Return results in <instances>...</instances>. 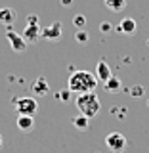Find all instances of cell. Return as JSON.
<instances>
[{
  "instance_id": "13",
  "label": "cell",
  "mask_w": 149,
  "mask_h": 153,
  "mask_svg": "<svg viewBox=\"0 0 149 153\" xmlns=\"http://www.w3.org/2000/svg\"><path fill=\"white\" fill-rule=\"evenodd\" d=\"M105 90H107L109 94H117V92H121V88H122V84H121V80L117 79V76H111L109 80H105Z\"/></svg>"
},
{
  "instance_id": "6",
  "label": "cell",
  "mask_w": 149,
  "mask_h": 153,
  "mask_svg": "<svg viewBox=\"0 0 149 153\" xmlns=\"http://www.w3.org/2000/svg\"><path fill=\"white\" fill-rule=\"evenodd\" d=\"M31 92H33V96H36V98H44V96L50 94V84H48V80L44 76H36L31 84Z\"/></svg>"
},
{
  "instance_id": "8",
  "label": "cell",
  "mask_w": 149,
  "mask_h": 153,
  "mask_svg": "<svg viewBox=\"0 0 149 153\" xmlns=\"http://www.w3.org/2000/svg\"><path fill=\"white\" fill-rule=\"evenodd\" d=\"M111 76H113L111 67L107 65L105 59H99L98 65H96V79H98V82H105V80H109Z\"/></svg>"
},
{
  "instance_id": "16",
  "label": "cell",
  "mask_w": 149,
  "mask_h": 153,
  "mask_svg": "<svg viewBox=\"0 0 149 153\" xmlns=\"http://www.w3.org/2000/svg\"><path fill=\"white\" fill-rule=\"evenodd\" d=\"M73 25H75V27H79V29H82V27L86 25V17L82 16V13L75 16V17H73Z\"/></svg>"
},
{
  "instance_id": "7",
  "label": "cell",
  "mask_w": 149,
  "mask_h": 153,
  "mask_svg": "<svg viewBox=\"0 0 149 153\" xmlns=\"http://www.w3.org/2000/svg\"><path fill=\"white\" fill-rule=\"evenodd\" d=\"M40 36L46 38V40H57V38L61 36V23L59 21H54L52 25L40 29Z\"/></svg>"
},
{
  "instance_id": "20",
  "label": "cell",
  "mask_w": 149,
  "mask_h": 153,
  "mask_svg": "<svg viewBox=\"0 0 149 153\" xmlns=\"http://www.w3.org/2000/svg\"><path fill=\"white\" fill-rule=\"evenodd\" d=\"M33 23H38V16H35V13L27 16V25H33Z\"/></svg>"
},
{
  "instance_id": "1",
  "label": "cell",
  "mask_w": 149,
  "mask_h": 153,
  "mask_svg": "<svg viewBox=\"0 0 149 153\" xmlns=\"http://www.w3.org/2000/svg\"><path fill=\"white\" fill-rule=\"evenodd\" d=\"M96 86H98V79L90 71H75L69 76V90L76 96L86 94V92H94Z\"/></svg>"
},
{
  "instance_id": "24",
  "label": "cell",
  "mask_w": 149,
  "mask_h": 153,
  "mask_svg": "<svg viewBox=\"0 0 149 153\" xmlns=\"http://www.w3.org/2000/svg\"><path fill=\"white\" fill-rule=\"evenodd\" d=\"M147 107H149V100H147Z\"/></svg>"
},
{
  "instance_id": "22",
  "label": "cell",
  "mask_w": 149,
  "mask_h": 153,
  "mask_svg": "<svg viewBox=\"0 0 149 153\" xmlns=\"http://www.w3.org/2000/svg\"><path fill=\"white\" fill-rule=\"evenodd\" d=\"M71 2H73V0H61V4H63V6H71Z\"/></svg>"
},
{
  "instance_id": "4",
  "label": "cell",
  "mask_w": 149,
  "mask_h": 153,
  "mask_svg": "<svg viewBox=\"0 0 149 153\" xmlns=\"http://www.w3.org/2000/svg\"><path fill=\"white\" fill-rule=\"evenodd\" d=\"M105 146L113 153H121L124 147H126V138H124L121 132H111V134L105 136Z\"/></svg>"
},
{
  "instance_id": "23",
  "label": "cell",
  "mask_w": 149,
  "mask_h": 153,
  "mask_svg": "<svg viewBox=\"0 0 149 153\" xmlns=\"http://www.w3.org/2000/svg\"><path fill=\"white\" fill-rule=\"evenodd\" d=\"M2 142H4V140H2V134H0V147H2Z\"/></svg>"
},
{
  "instance_id": "17",
  "label": "cell",
  "mask_w": 149,
  "mask_h": 153,
  "mask_svg": "<svg viewBox=\"0 0 149 153\" xmlns=\"http://www.w3.org/2000/svg\"><path fill=\"white\" fill-rule=\"evenodd\" d=\"M75 38H76L79 42H82V44H84V42H88V33H86L84 29H79V31L75 33Z\"/></svg>"
},
{
  "instance_id": "12",
  "label": "cell",
  "mask_w": 149,
  "mask_h": 153,
  "mask_svg": "<svg viewBox=\"0 0 149 153\" xmlns=\"http://www.w3.org/2000/svg\"><path fill=\"white\" fill-rule=\"evenodd\" d=\"M13 21H16V10L0 8V23H4V25H12Z\"/></svg>"
},
{
  "instance_id": "21",
  "label": "cell",
  "mask_w": 149,
  "mask_h": 153,
  "mask_svg": "<svg viewBox=\"0 0 149 153\" xmlns=\"http://www.w3.org/2000/svg\"><path fill=\"white\" fill-rule=\"evenodd\" d=\"M132 94L134 96H140V94H143V90L140 88V86H134V88H132Z\"/></svg>"
},
{
  "instance_id": "9",
  "label": "cell",
  "mask_w": 149,
  "mask_h": 153,
  "mask_svg": "<svg viewBox=\"0 0 149 153\" xmlns=\"http://www.w3.org/2000/svg\"><path fill=\"white\" fill-rule=\"evenodd\" d=\"M40 25L38 23H33V25H25V29H23L21 36L25 38V42H36L38 38H40Z\"/></svg>"
},
{
  "instance_id": "18",
  "label": "cell",
  "mask_w": 149,
  "mask_h": 153,
  "mask_svg": "<svg viewBox=\"0 0 149 153\" xmlns=\"http://www.w3.org/2000/svg\"><path fill=\"white\" fill-rule=\"evenodd\" d=\"M71 96H73V92H71V90L67 88V90H63V92H59V94H57V100H61V102H69V100H71Z\"/></svg>"
},
{
  "instance_id": "19",
  "label": "cell",
  "mask_w": 149,
  "mask_h": 153,
  "mask_svg": "<svg viewBox=\"0 0 149 153\" xmlns=\"http://www.w3.org/2000/svg\"><path fill=\"white\" fill-rule=\"evenodd\" d=\"M111 23H107V21H105V23H102V25H99V31H102V33H111Z\"/></svg>"
},
{
  "instance_id": "2",
  "label": "cell",
  "mask_w": 149,
  "mask_h": 153,
  "mask_svg": "<svg viewBox=\"0 0 149 153\" xmlns=\"http://www.w3.org/2000/svg\"><path fill=\"white\" fill-rule=\"evenodd\" d=\"M76 107H79L80 115L92 119L99 113L102 109V103H99V98L96 96V92H86V94H79L76 96Z\"/></svg>"
},
{
  "instance_id": "11",
  "label": "cell",
  "mask_w": 149,
  "mask_h": 153,
  "mask_svg": "<svg viewBox=\"0 0 149 153\" xmlns=\"http://www.w3.org/2000/svg\"><path fill=\"white\" fill-rule=\"evenodd\" d=\"M17 128L23 132H31L35 128V117H29V115H19L17 117Z\"/></svg>"
},
{
  "instance_id": "14",
  "label": "cell",
  "mask_w": 149,
  "mask_h": 153,
  "mask_svg": "<svg viewBox=\"0 0 149 153\" xmlns=\"http://www.w3.org/2000/svg\"><path fill=\"white\" fill-rule=\"evenodd\" d=\"M103 4L111 12H121V10L126 8V0H103Z\"/></svg>"
},
{
  "instance_id": "10",
  "label": "cell",
  "mask_w": 149,
  "mask_h": 153,
  "mask_svg": "<svg viewBox=\"0 0 149 153\" xmlns=\"http://www.w3.org/2000/svg\"><path fill=\"white\" fill-rule=\"evenodd\" d=\"M119 31L124 33V35H136V31H138V23H136V19H132V17H124L122 21H121V25H119Z\"/></svg>"
},
{
  "instance_id": "3",
  "label": "cell",
  "mask_w": 149,
  "mask_h": 153,
  "mask_svg": "<svg viewBox=\"0 0 149 153\" xmlns=\"http://www.w3.org/2000/svg\"><path fill=\"white\" fill-rule=\"evenodd\" d=\"M16 105V111L19 115H29V117H35L38 111V103L35 100V96H23V98H16L13 100Z\"/></svg>"
},
{
  "instance_id": "5",
  "label": "cell",
  "mask_w": 149,
  "mask_h": 153,
  "mask_svg": "<svg viewBox=\"0 0 149 153\" xmlns=\"http://www.w3.org/2000/svg\"><path fill=\"white\" fill-rule=\"evenodd\" d=\"M6 38H8V42H10V46H12V50L13 52H25L27 50V42H25V38H23L19 33H16V31H6Z\"/></svg>"
},
{
  "instance_id": "15",
  "label": "cell",
  "mask_w": 149,
  "mask_h": 153,
  "mask_svg": "<svg viewBox=\"0 0 149 153\" xmlns=\"http://www.w3.org/2000/svg\"><path fill=\"white\" fill-rule=\"evenodd\" d=\"M73 124H75V128H79V130H88L90 128V119L84 117V115H79V117L73 119Z\"/></svg>"
}]
</instances>
